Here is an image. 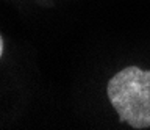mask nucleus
I'll list each match as a JSON object with an SVG mask.
<instances>
[{
	"instance_id": "2",
	"label": "nucleus",
	"mask_w": 150,
	"mask_h": 130,
	"mask_svg": "<svg viewBox=\"0 0 150 130\" xmlns=\"http://www.w3.org/2000/svg\"><path fill=\"white\" fill-rule=\"evenodd\" d=\"M2 55H3V38L0 35V58H2Z\"/></svg>"
},
{
	"instance_id": "1",
	"label": "nucleus",
	"mask_w": 150,
	"mask_h": 130,
	"mask_svg": "<svg viewBox=\"0 0 150 130\" xmlns=\"http://www.w3.org/2000/svg\"><path fill=\"white\" fill-rule=\"evenodd\" d=\"M106 94L120 122L133 129L150 127V71L124 67L110 78Z\"/></svg>"
}]
</instances>
